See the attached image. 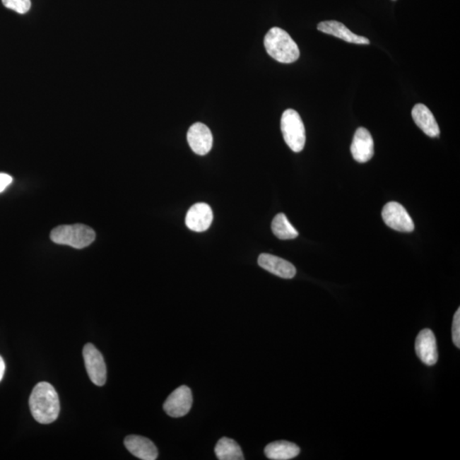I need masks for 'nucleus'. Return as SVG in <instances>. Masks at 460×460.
<instances>
[{
  "label": "nucleus",
  "mask_w": 460,
  "mask_h": 460,
  "mask_svg": "<svg viewBox=\"0 0 460 460\" xmlns=\"http://www.w3.org/2000/svg\"><path fill=\"white\" fill-rule=\"evenodd\" d=\"M33 417L40 424H52L60 413L59 396L51 384L40 382L33 389L29 398Z\"/></svg>",
  "instance_id": "f257e3e1"
},
{
  "label": "nucleus",
  "mask_w": 460,
  "mask_h": 460,
  "mask_svg": "<svg viewBox=\"0 0 460 460\" xmlns=\"http://www.w3.org/2000/svg\"><path fill=\"white\" fill-rule=\"evenodd\" d=\"M418 358L427 366H434L438 360L437 339L433 331L424 329L418 334L415 341Z\"/></svg>",
  "instance_id": "1a4fd4ad"
},
{
  "label": "nucleus",
  "mask_w": 460,
  "mask_h": 460,
  "mask_svg": "<svg viewBox=\"0 0 460 460\" xmlns=\"http://www.w3.org/2000/svg\"><path fill=\"white\" fill-rule=\"evenodd\" d=\"M96 239V233L91 228L76 223L73 225H61L52 231L51 240L59 244H66L76 249L90 246Z\"/></svg>",
  "instance_id": "7ed1b4c3"
},
{
  "label": "nucleus",
  "mask_w": 460,
  "mask_h": 460,
  "mask_svg": "<svg viewBox=\"0 0 460 460\" xmlns=\"http://www.w3.org/2000/svg\"><path fill=\"white\" fill-rule=\"evenodd\" d=\"M413 122L420 129L430 138H438L440 135L438 124L432 111L421 103L413 107L412 110Z\"/></svg>",
  "instance_id": "2eb2a0df"
},
{
  "label": "nucleus",
  "mask_w": 460,
  "mask_h": 460,
  "mask_svg": "<svg viewBox=\"0 0 460 460\" xmlns=\"http://www.w3.org/2000/svg\"><path fill=\"white\" fill-rule=\"evenodd\" d=\"M350 151L355 160L359 163H366L375 155V142L368 130L360 127L356 130Z\"/></svg>",
  "instance_id": "6e6552de"
},
{
  "label": "nucleus",
  "mask_w": 460,
  "mask_h": 460,
  "mask_svg": "<svg viewBox=\"0 0 460 460\" xmlns=\"http://www.w3.org/2000/svg\"><path fill=\"white\" fill-rule=\"evenodd\" d=\"M281 128L285 143L293 152L300 153L304 149L306 141L304 123L297 112L287 110L281 120Z\"/></svg>",
  "instance_id": "20e7f679"
},
{
  "label": "nucleus",
  "mask_w": 460,
  "mask_h": 460,
  "mask_svg": "<svg viewBox=\"0 0 460 460\" xmlns=\"http://www.w3.org/2000/svg\"><path fill=\"white\" fill-rule=\"evenodd\" d=\"M12 177L8 174L0 173V193L5 191L8 186L11 185Z\"/></svg>",
  "instance_id": "412c9836"
},
{
  "label": "nucleus",
  "mask_w": 460,
  "mask_h": 460,
  "mask_svg": "<svg viewBox=\"0 0 460 460\" xmlns=\"http://www.w3.org/2000/svg\"><path fill=\"white\" fill-rule=\"evenodd\" d=\"M264 454L269 459L288 460L300 454V449L293 442L279 441L269 443L265 447Z\"/></svg>",
  "instance_id": "dca6fc26"
},
{
  "label": "nucleus",
  "mask_w": 460,
  "mask_h": 460,
  "mask_svg": "<svg viewBox=\"0 0 460 460\" xmlns=\"http://www.w3.org/2000/svg\"><path fill=\"white\" fill-rule=\"evenodd\" d=\"M3 5L8 9L25 14L30 10L31 0H2Z\"/></svg>",
  "instance_id": "6ab92c4d"
},
{
  "label": "nucleus",
  "mask_w": 460,
  "mask_h": 460,
  "mask_svg": "<svg viewBox=\"0 0 460 460\" xmlns=\"http://www.w3.org/2000/svg\"><path fill=\"white\" fill-rule=\"evenodd\" d=\"M452 338L456 347L460 348V309L454 314Z\"/></svg>",
  "instance_id": "aec40b11"
},
{
  "label": "nucleus",
  "mask_w": 460,
  "mask_h": 460,
  "mask_svg": "<svg viewBox=\"0 0 460 460\" xmlns=\"http://www.w3.org/2000/svg\"><path fill=\"white\" fill-rule=\"evenodd\" d=\"M5 372H6L5 360H4L2 356L0 355V382H1V380L4 378V375H5Z\"/></svg>",
  "instance_id": "4be33fe9"
},
{
  "label": "nucleus",
  "mask_w": 460,
  "mask_h": 460,
  "mask_svg": "<svg viewBox=\"0 0 460 460\" xmlns=\"http://www.w3.org/2000/svg\"><path fill=\"white\" fill-rule=\"evenodd\" d=\"M83 356L91 382L98 387L105 385L107 380V367L101 352L93 343H87L83 350Z\"/></svg>",
  "instance_id": "39448f33"
},
{
  "label": "nucleus",
  "mask_w": 460,
  "mask_h": 460,
  "mask_svg": "<svg viewBox=\"0 0 460 460\" xmlns=\"http://www.w3.org/2000/svg\"><path fill=\"white\" fill-rule=\"evenodd\" d=\"M213 220V210L206 203H196L186 215V225L190 230L204 232L209 229Z\"/></svg>",
  "instance_id": "9b49d317"
},
{
  "label": "nucleus",
  "mask_w": 460,
  "mask_h": 460,
  "mask_svg": "<svg viewBox=\"0 0 460 460\" xmlns=\"http://www.w3.org/2000/svg\"><path fill=\"white\" fill-rule=\"evenodd\" d=\"M259 264L265 271L281 278L292 279L296 276V268L288 261L271 254H263L259 256Z\"/></svg>",
  "instance_id": "ddd939ff"
},
{
  "label": "nucleus",
  "mask_w": 460,
  "mask_h": 460,
  "mask_svg": "<svg viewBox=\"0 0 460 460\" xmlns=\"http://www.w3.org/2000/svg\"><path fill=\"white\" fill-rule=\"evenodd\" d=\"M319 31L325 34L333 35L336 38L341 39L346 42L358 45H370V41L366 37L359 36L351 32L345 24L338 20H325L318 24Z\"/></svg>",
  "instance_id": "f8f14e48"
},
{
  "label": "nucleus",
  "mask_w": 460,
  "mask_h": 460,
  "mask_svg": "<svg viewBox=\"0 0 460 460\" xmlns=\"http://www.w3.org/2000/svg\"><path fill=\"white\" fill-rule=\"evenodd\" d=\"M193 403L191 389L186 385H182L174 391L165 401L163 408L169 416L180 418L185 416Z\"/></svg>",
  "instance_id": "0eeeda50"
},
{
  "label": "nucleus",
  "mask_w": 460,
  "mask_h": 460,
  "mask_svg": "<svg viewBox=\"0 0 460 460\" xmlns=\"http://www.w3.org/2000/svg\"><path fill=\"white\" fill-rule=\"evenodd\" d=\"M271 229L273 235L281 240H293L298 236V232L283 213L277 214L273 219Z\"/></svg>",
  "instance_id": "a211bd4d"
},
{
  "label": "nucleus",
  "mask_w": 460,
  "mask_h": 460,
  "mask_svg": "<svg viewBox=\"0 0 460 460\" xmlns=\"http://www.w3.org/2000/svg\"><path fill=\"white\" fill-rule=\"evenodd\" d=\"M383 220L392 230L410 233L414 230V223L407 210L400 203L391 201L384 206Z\"/></svg>",
  "instance_id": "423d86ee"
},
{
  "label": "nucleus",
  "mask_w": 460,
  "mask_h": 460,
  "mask_svg": "<svg viewBox=\"0 0 460 460\" xmlns=\"http://www.w3.org/2000/svg\"><path fill=\"white\" fill-rule=\"evenodd\" d=\"M264 47L269 55L281 64H293L300 57L295 41L280 28H273L267 33Z\"/></svg>",
  "instance_id": "f03ea898"
},
{
  "label": "nucleus",
  "mask_w": 460,
  "mask_h": 460,
  "mask_svg": "<svg viewBox=\"0 0 460 460\" xmlns=\"http://www.w3.org/2000/svg\"><path fill=\"white\" fill-rule=\"evenodd\" d=\"M215 454L219 460L244 459L242 449L238 443L230 438L223 437L215 447Z\"/></svg>",
  "instance_id": "f3484780"
},
{
  "label": "nucleus",
  "mask_w": 460,
  "mask_h": 460,
  "mask_svg": "<svg viewBox=\"0 0 460 460\" xmlns=\"http://www.w3.org/2000/svg\"><path fill=\"white\" fill-rule=\"evenodd\" d=\"M187 139L190 148L196 155H206L213 148V134L204 124L198 122L190 126Z\"/></svg>",
  "instance_id": "9d476101"
},
{
  "label": "nucleus",
  "mask_w": 460,
  "mask_h": 460,
  "mask_svg": "<svg viewBox=\"0 0 460 460\" xmlns=\"http://www.w3.org/2000/svg\"><path fill=\"white\" fill-rule=\"evenodd\" d=\"M125 446L135 457L143 460H155L158 457V449L149 439L131 435L125 439Z\"/></svg>",
  "instance_id": "4468645a"
}]
</instances>
